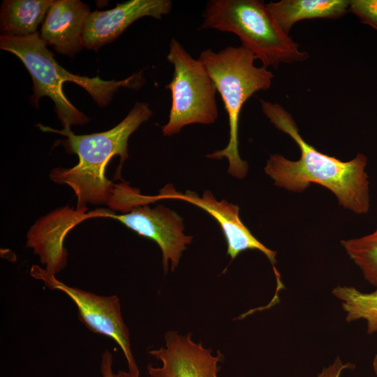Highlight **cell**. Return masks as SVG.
<instances>
[{"label": "cell", "instance_id": "1", "mask_svg": "<svg viewBox=\"0 0 377 377\" xmlns=\"http://www.w3.org/2000/svg\"><path fill=\"white\" fill-rule=\"evenodd\" d=\"M259 101L269 121L291 137L300 150L297 161L277 154L269 156L264 170L274 185L301 193L310 184H318L332 192L344 208L357 214H367L370 208V195L366 156L357 154L353 159L342 161L319 151L304 140L292 115L281 105Z\"/></svg>", "mask_w": 377, "mask_h": 377}, {"label": "cell", "instance_id": "2", "mask_svg": "<svg viewBox=\"0 0 377 377\" xmlns=\"http://www.w3.org/2000/svg\"><path fill=\"white\" fill-rule=\"evenodd\" d=\"M153 112L147 103L137 102L126 117L112 128L89 135H75L71 130L57 131L39 125L44 131H52L66 135L63 142L66 149L75 154L78 163L71 168H55L50 174L51 179L65 184L74 191L77 208L85 205L108 204L116 185L105 175V168L116 155L121 164L128 158V140L144 122L149 120Z\"/></svg>", "mask_w": 377, "mask_h": 377}, {"label": "cell", "instance_id": "3", "mask_svg": "<svg viewBox=\"0 0 377 377\" xmlns=\"http://www.w3.org/2000/svg\"><path fill=\"white\" fill-rule=\"evenodd\" d=\"M46 45L38 31L23 37L3 34L0 36V48L17 56L32 77L31 103L38 107L41 97L50 98L64 130H71V125H82L89 121V118L67 99L63 91L64 82H72L80 85L99 106L104 107L110 103L120 87L138 89L145 81L142 71L121 80H103L98 76L74 75L56 61Z\"/></svg>", "mask_w": 377, "mask_h": 377}, {"label": "cell", "instance_id": "4", "mask_svg": "<svg viewBox=\"0 0 377 377\" xmlns=\"http://www.w3.org/2000/svg\"><path fill=\"white\" fill-rule=\"evenodd\" d=\"M206 67L219 93L228 117L229 140L227 146L206 156L227 158L228 172L239 179L245 177L249 165L239 152L238 130L240 112L246 101L255 93L268 89L274 74L264 66H255L256 57L243 47H226L219 52L208 48L198 58Z\"/></svg>", "mask_w": 377, "mask_h": 377}, {"label": "cell", "instance_id": "5", "mask_svg": "<svg viewBox=\"0 0 377 377\" xmlns=\"http://www.w3.org/2000/svg\"><path fill=\"white\" fill-rule=\"evenodd\" d=\"M199 29H216L237 35L263 66L276 68L281 63L306 60V51L278 25L264 1L212 0L202 13Z\"/></svg>", "mask_w": 377, "mask_h": 377}, {"label": "cell", "instance_id": "6", "mask_svg": "<svg viewBox=\"0 0 377 377\" xmlns=\"http://www.w3.org/2000/svg\"><path fill=\"white\" fill-rule=\"evenodd\" d=\"M167 59L174 73L165 87L171 91L172 103L168 121L162 128L163 135L172 136L193 124L214 123L219 115L217 90L203 63L193 59L174 38L170 42Z\"/></svg>", "mask_w": 377, "mask_h": 377}, {"label": "cell", "instance_id": "7", "mask_svg": "<svg viewBox=\"0 0 377 377\" xmlns=\"http://www.w3.org/2000/svg\"><path fill=\"white\" fill-rule=\"evenodd\" d=\"M32 277L43 282L50 290L66 294L75 304L79 320L91 332L111 338L120 347L132 374L140 376L130 342V334L121 315L119 298L117 295L103 296L68 286L44 268L33 265Z\"/></svg>", "mask_w": 377, "mask_h": 377}, {"label": "cell", "instance_id": "8", "mask_svg": "<svg viewBox=\"0 0 377 377\" xmlns=\"http://www.w3.org/2000/svg\"><path fill=\"white\" fill-rule=\"evenodd\" d=\"M94 216L111 217L119 220L138 234L154 241L162 252L165 273L169 263L174 271L182 253L191 243L193 237L184 232L183 219L163 205L151 208L147 205L133 208L124 214H114L106 209L94 211Z\"/></svg>", "mask_w": 377, "mask_h": 377}, {"label": "cell", "instance_id": "9", "mask_svg": "<svg viewBox=\"0 0 377 377\" xmlns=\"http://www.w3.org/2000/svg\"><path fill=\"white\" fill-rule=\"evenodd\" d=\"M164 199L188 202L209 214L218 222L223 232L228 245L227 255L232 260L246 250L262 252L272 265L277 288L283 286L279 272L275 267L276 252L265 246L251 234L239 218L237 205L229 203L226 200H216L210 191H205L200 198L196 193L189 190L185 193H178L171 185L162 188L158 195L148 196L149 202Z\"/></svg>", "mask_w": 377, "mask_h": 377}, {"label": "cell", "instance_id": "10", "mask_svg": "<svg viewBox=\"0 0 377 377\" xmlns=\"http://www.w3.org/2000/svg\"><path fill=\"white\" fill-rule=\"evenodd\" d=\"M149 353L161 362L160 367L149 364L150 377H219V362L223 355L195 342L191 334H180L170 331L165 334V345Z\"/></svg>", "mask_w": 377, "mask_h": 377}, {"label": "cell", "instance_id": "11", "mask_svg": "<svg viewBox=\"0 0 377 377\" xmlns=\"http://www.w3.org/2000/svg\"><path fill=\"white\" fill-rule=\"evenodd\" d=\"M172 8L170 0H130L108 10L91 12L84 23L82 46L98 50L114 40L138 19L149 16L161 20Z\"/></svg>", "mask_w": 377, "mask_h": 377}, {"label": "cell", "instance_id": "12", "mask_svg": "<svg viewBox=\"0 0 377 377\" xmlns=\"http://www.w3.org/2000/svg\"><path fill=\"white\" fill-rule=\"evenodd\" d=\"M87 209L66 207L41 217L30 228L27 246L38 256L45 272L52 276L60 272L67 263L64 242L67 233L76 225L91 218Z\"/></svg>", "mask_w": 377, "mask_h": 377}, {"label": "cell", "instance_id": "13", "mask_svg": "<svg viewBox=\"0 0 377 377\" xmlns=\"http://www.w3.org/2000/svg\"><path fill=\"white\" fill-rule=\"evenodd\" d=\"M89 6L79 0L54 1L47 11L40 36L56 52L74 57L82 46V33Z\"/></svg>", "mask_w": 377, "mask_h": 377}, {"label": "cell", "instance_id": "14", "mask_svg": "<svg viewBox=\"0 0 377 377\" xmlns=\"http://www.w3.org/2000/svg\"><path fill=\"white\" fill-rule=\"evenodd\" d=\"M267 8L281 29L289 35L297 22L315 18L337 19L348 10V0H281Z\"/></svg>", "mask_w": 377, "mask_h": 377}, {"label": "cell", "instance_id": "15", "mask_svg": "<svg viewBox=\"0 0 377 377\" xmlns=\"http://www.w3.org/2000/svg\"><path fill=\"white\" fill-rule=\"evenodd\" d=\"M54 0H4L1 6L2 34L23 37L37 32Z\"/></svg>", "mask_w": 377, "mask_h": 377}, {"label": "cell", "instance_id": "16", "mask_svg": "<svg viewBox=\"0 0 377 377\" xmlns=\"http://www.w3.org/2000/svg\"><path fill=\"white\" fill-rule=\"evenodd\" d=\"M371 293H363L353 286H337L332 295L341 304L347 323L364 320L367 332L377 333V288Z\"/></svg>", "mask_w": 377, "mask_h": 377}, {"label": "cell", "instance_id": "17", "mask_svg": "<svg viewBox=\"0 0 377 377\" xmlns=\"http://www.w3.org/2000/svg\"><path fill=\"white\" fill-rule=\"evenodd\" d=\"M341 244L364 279L377 288V227L367 235L341 240Z\"/></svg>", "mask_w": 377, "mask_h": 377}, {"label": "cell", "instance_id": "18", "mask_svg": "<svg viewBox=\"0 0 377 377\" xmlns=\"http://www.w3.org/2000/svg\"><path fill=\"white\" fill-rule=\"evenodd\" d=\"M348 10L362 22L377 30V0L349 1Z\"/></svg>", "mask_w": 377, "mask_h": 377}, {"label": "cell", "instance_id": "19", "mask_svg": "<svg viewBox=\"0 0 377 377\" xmlns=\"http://www.w3.org/2000/svg\"><path fill=\"white\" fill-rule=\"evenodd\" d=\"M353 369L355 365L353 363H343L340 357H337L332 364L324 367L316 377H341L343 371Z\"/></svg>", "mask_w": 377, "mask_h": 377}, {"label": "cell", "instance_id": "20", "mask_svg": "<svg viewBox=\"0 0 377 377\" xmlns=\"http://www.w3.org/2000/svg\"><path fill=\"white\" fill-rule=\"evenodd\" d=\"M113 358L112 353L105 350L102 355L101 362V377H114V373L112 369Z\"/></svg>", "mask_w": 377, "mask_h": 377}, {"label": "cell", "instance_id": "21", "mask_svg": "<svg viewBox=\"0 0 377 377\" xmlns=\"http://www.w3.org/2000/svg\"><path fill=\"white\" fill-rule=\"evenodd\" d=\"M114 377H139L136 376L129 371H118L117 373L114 374Z\"/></svg>", "mask_w": 377, "mask_h": 377}, {"label": "cell", "instance_id": "22", "mask_svg": "<svg viewBox=\"0 0 377 377\" xmlns=\"http://www.w3.org/2000/svg\"><path fill=\"white\" fill-rule=\"evenodd\" d=\"M372 367H373V370H374L376 376H377V354L374 357L373 362H372Z\"/></svg>", "mask_w": 377, "mask_h": 377}]
</instances>
